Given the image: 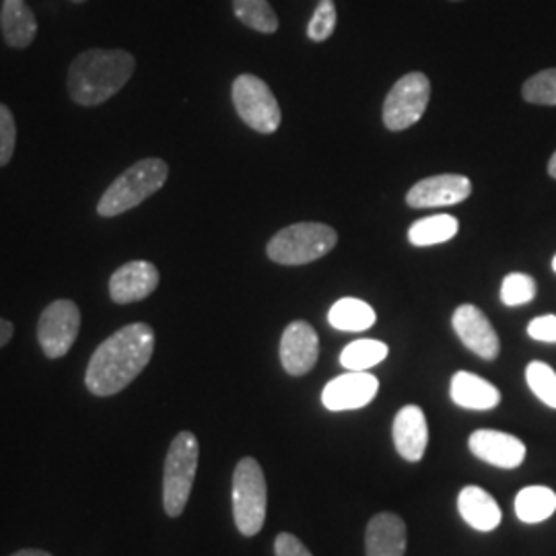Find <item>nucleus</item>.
Instances as JSON below:
<instances>
[{
	"mask_svg": "<svg viewBox=\"0 0 556 556\" xmlns=\"http://www.w3.org/2000/svg\"><path fill=\"white\" fill-rule=\"evenodd\" d=\"M319 357V338L316 330L303 321H291L280 338V363L289 376L309 374Z\"/></svg>",
	"mask_w": 556,
	"mask_h": 556,
	"instance_id": "11",
	"label": "nucleus"
},
{
	"mask_svg": "<svg viewBox=\"0 0 556 556\" xmlns=\"http://www.w3.org/2000/svg\"><path fill=\"white\" fill-rule=\"evenodd\" d=\"M553 270H555V273H556V256H555V258H553Z\"/></svg>",
	"mask_w": 556,
	"mask_h": 556,
	"instance_id": "36",
	"label": "nucleus"
},
{
	"mask_svg": "<svg viewBox=\"0 0 556 556\" xmlns=\"http://www.w3.org/2000/svg\"><path fill=\"white\" fill-rule=\"evenodd\" d=\"M521 96L534 105H556V68L540 71L526 80Z\"/></svg>",
	"mask_w": 556,
	"mask_h": 556,
	"instance_id": "27",
	"label": "nucleus"
},
{
	"mask_svg": "<svg viewBox=\"0 0 556 556\" xmlns=\"http://www.w3.org/2000/svg\"><path fill=\"white\" fill-rule=\"evenodd\" d=\"M536 280L523 273H511L503 278L501 285V301L507 307H517L530 303L536 298Z\"/></svg>",
	"mask_w": 556,
	"mask_h": 556,
	"instance_id": "28",
	"label": "nucleus"
},
{
	"mask_svg": "<svg viewBox=\"0 0 556 556\" xmlns=\"http://www.w3.org/2000/svg\"><path fill=\"white\" fill-rule=\"evenodd\" d=\"M199 439L190 431L178 433L163 466V509L169 517L184 514L199 470Z\"/></svg>",
	"mask_w": 556,
	"mask_h": 556,
	"instance_id": "5",
	"label": "nucleus"
},
{
	"mask_svg": "<svg viewBox=\"0 0 556 556\" xmlns=\"http://www.w3.org/2000/svg\"><path fill=\"white\" fill-rule=\"evenodd\" d=\"M337 29V4L334 0H319L314 17L307 25V38L312 41H326Z\"/></svg>",
	"mask_w": 556,
	"mask_h": 556,
	"instance_id": "29",
	"label": "nucleus"
},
{
	"mask_svg": "<svg viewBox=\"0 0 556 556\" xmlns=\"http://www.w3.org/2000/svg\"><path fill=\"white\" fill-rule=\"evenodd\" d=\"M468 447L478 459L503 468V470L519 468L528 454L521 439L503 433V431H495V429L475 431L468 439Z\"/></svg>",
	"mask_w": 556,
	"mask_h": 556,
	"instance_id": "15",
	"label": "nucleus"
},
{
	"mask_svg": "<svg viewBox=\"0 0 556 556\" xmlns=\"http://www.w3.org/2000/svg\"><path fill=\"white\" fill-rule=\"evenodd\" d=\"M275 556H314L298 536L282 532L275 540Z\"/></svg>",
	"mask_w": 556,
	"mask_h": 556,
	"instance_id": "32",
	"label": "nucleus"
},
{
	"mask_svg": "<svg viewBox=\"0 0 556 556\" xmlns=\"http://www.w3.org/2000/svg\"><path fill=\"white\" fill-rule=\"evenodd\" d=\"M11 556H54L50 555V553H46V551H40V548H25V551H20V553H15V555Z\"/></svg>",
	"mask_w": 556,
	"mask_h": 556,
	"instance_id": "34",
	"label": "nucleus"
},
{
	"mask_svg": "<svg viewBox=\"0 0 556 556\" xmlns=\"http://www.w3.org/2000/svg\"><path fill=\"white\" fill-rule=\"evenodd\" d=\"M388 353L390 349L386 342L363 338L344 346V351L340 353V365L346 371H369L371 367H376L388 357Z\"/></svg>",
	"mask_w": 556,
	"mask_h": 556,
	"instance_id": "24",
	"label": "nucleus"
},
{
	"mask_svg": "<svg viewBox=\"0 0 556 556\" xmlns=\"http://www.w3.org/2000/svg\"><path fill=\"white\" fill-rule=\"evenodd\" d=\"M376 309L355 298H344L337 301L328 314V321L340 332H365L376 324Z\"/></svg>",
	"mask_w": 556,
	"mask_h": 556,
	"instance_id": "21",
	"label": "nucleus"
},
{
	"mask_svg": "<svg viewBox=\"0 0 556 556\" xmlns=\"http://www.w3.org/2000/svg\"><path fill=\"white\" fill-rule=\"evenodd\" d=\"M452 326L456 330L462 344L475 355L493 361L501 353V340L489 318L478 309L477 305L464 303L454 312Z\"/></svg>",
	"mask_w": 556,
	"mask_h": 556,
	"instance_id": "10",
	"label": "nucleus"
},
{
	"mask_svg": "<svg viewBox=\"0 0 556 556\" xmlns=\"http://www.w3.org/2000/svg\"><path fill=\"white\" fill-rule=\"evenodd\" d=\"M239 118L260 135H273L280 126V108L270 87L256 75H239L231 87Z\"/></svg>",
	"mask_w": 556,
	"mask_h": 556,
	"instance_id": "7",
	"label": "nucleus"
},
{
	"mask_svg": "<svg viewBox=\"0 0 556 556\" xmlns=\"http://www.w3.org/2000/svg\"><path fill=\"white\" fill-rule=\"evenodd\" d=\"M80 332L79 305L71 299L52 301L38 319V342L48 358L68 355Z\"/></svg>",
	"mask_w": 556,
	"mask_h": 556,
	"instance_id": "9",
	"label": "nucleus"
},
{
	"mask_svg": "<svg viewBox=\"0 0 556 556\" xmlns=\"http://www.w3.org/2000/svg\"><path fill=\"white\" fill-rule=\"evenodd\" d=\"M406 553V523L396 514L371 517L365 532V555L404 556Z\"/></svg>",
	"mask_w": 556,
	"mask_h": 556,
	"instance_id": "17",
	"label": "nucleus"
},
{
	"mask_svg": "<svg viewBox=\"0 0 556 556\" xmlns=\"http://www.w3.org/2000/svg\"><path fill=\"white\" fill-rule=\"evenodd\" d=\"M0 29L7 46L11 48H29L38 36V21L25 0H2L0 11Z\"/></svg>",
	"mask_w": 556,
	"mask_h": 556,
	"instance_id": "19",
	"label": "nucleus"
},
{
	"mask_svg": "<svg viewBox=\"0 0 556 556\" xmlns=\"http://www.w3.org/2000/svg\"><path fill=\"white\" fill-rule=\"evenodd\" d=\"M457 511L462 519L478 532H493L501 523L497 501L480 486H464L457 495Z\"/></svg>",
	"mask_w": 556,
	"mask_h": 556,
	"instance_id": "18",
	"label": "nucleus"
},
{
	"mask_svg": "<svg viewBox=\"0 0 556 556\" xmlns=\"http://www.w3.org/2000/svg\"><path fill=\"white\" fill-rule=\"evenodd\" d=\"M548 174H551V178L556 179V151L555 155L551 157V161H548Z\"/></svg>",
	"mask_w": 556,
	"mask_h": 556,
	"instance_id": "35",
	"label": "nucleus"
},
{
	"mask_svg": "<svg viewBox=\"0 0 556 556\" xmlns=\"http://www.w3.org/2000/svg\"><path fill=\"white\" fill-rule=\"evenodd\" d=\"M528 334L538 340V342H556V316H540L528 324Z\"/></svg>",
	"mask_w": 556,
	"mask_h": 556,
	"instance_id": "31",
	"label": "nucleus"
},
{
	"mask_svg": "<svg viewBox=\"0 0 556 556\" xmlns=\"http://www.w3.org/2000/svg\"><path fill=\"white\" fill-rule=\"evenodd\" d=\"M556 511V493L548 486H526L517 493L516 516L523 523L546 521Z\"/></svg>",
	"mask_w": 556,
	"mask_h": 556,
	"instance_id": "22",
	"label": "nucleus"
},
{
	"mask_svg": "<svg viewBox=\"0 0 556 556\" xmlns=\"http://www.w3.org/2000/svg\"><path fill=\"white\" fill-rule=\"evenodd\" d=\"M459 231V223L452 215H433L427 219H420L408 229V241L417 248L438 245L450 239L456 238Z\"/></svg>",
	"mask_w": 556,
	"mask_h": 556,
	"instance_id": "23",
	"label": "nucleus"
},
{
	"mask_svg": "<svg viewBox=\"0 0 556 556\" xmlns=\"http://www.w3.org/2000/svg\"><path fill=\"white\" fill-rule=\"evenodd\" d=\"M167 178L169 167L165 161L157 157L137 161L124 174H119L101 194L98 215L103 219H112L137 208L144 200L157 194Z\"/></svg>",
	"mask_w": 556,
	"mask_h": 556,
	"instance_id": "3",
	"label": "nucleus"
},
{
	"mask_svg": "<svg viewBox=\"0 0 556 556\" xmlns=\"http://www.w3.org/2000/svg\"><path fill=\"white\" fill-rule=\"evenodd\" d=\"M450 396L459 408L468 410H491L497 408L501 402L498 388L470 371H457L452 378Z\"/></svg>",
	"mask_w": 556,
	"mask_h": 556,
	"instance_id": "20",
	"label": "nucleus"
},
{
	"mask_svg": "<svg viewBox=\"0 0 556 556\" xmlns=\"http://www.w3.org/2000/svg\"><path fill=\"white\" fill-rule=\"evenodd\" d=\"M526 381L538 400H542L546 406L556 410V371L551 365L542 361H532L526 367Z\"/></svg>",
	"mask_w": 556,
	"mask_h": 556,
	"instance_id": "26",
	"label": "nucleus"
},
{
	"mask_svg": "<svg viewBox=\"0 0 556 556\" xmlns=\"http://www.w3.org/2000/svg\"><path fill=\"white\" fill-rule=\"evenodd\" d=\"M15 144H17V124L13 112L0 103V167H4L13 153H15Z\"/></svg>",
	"mask_w": 556,
	"mask_h": 556,
	"instance_id": "30",
	"label": "nucleus"
},
{
	"mask_svg": "<svg viewBox=\"0 0 556 556\" xmlns=\"http://www.w3.org/2000/svg\"><path fill=\"white\" fill-rule=\"evenodd\" d=\"M454 2H457V0H454Z\"/></svg>",
	"mask_w": 556,
	"mask_h": 556,
	"instance_id": "38",
	"label": "nucleus"
},
{
	"mask_svg": "<svg viewBox=\"0 0 556 556\" xmlns=\"http://www.w3.org/2000/svg\"><path fill=\"white\" fill-rule=\"evenodd\" d=\"M378 378L369 371H346L324 388L321 402L332 413L358 410L378 396Z\"/></svg>",
	"mask_w": 556,
	"mask_h": 556,
	"instance_id": "12",
	"label": "nucleus"
},
{
	"mask_svg": "<svg viewBox=\"0 0 556 556\" xmlns=\"http://www.w3.org/2000/svg\"><path fill=\"white\" fill-rule=\"evenodd\" d=\"M233 519L239 534L252 538L258 534L266 521L268 491L266 478L262 472L258 459L241 457L233 472Z\"/></svg>",
	"mask_w": 556,
	"mask_h": 556,
	"instance_id": "6",
	"label": "nucleus"
},
{
	"mask_svg": "<svg viewBox=\"0 0 556 556\" xmlns=\"http://www.w3.org/2000/svg\"><path fill=\"white\" fill-rule=\"evenodd\" d=\"M392 435H394V445L400 456L406 462H420L429 445V427H427V417L422 408L417 404H408L400 408V413L394 418Z\"/></svg>",
	"mask_w": 556,
	"mask_h": 556,
	"instance_id": "16",
	"label": "nucleus"
},
{
	"mask_svg": "<svg viewBox=\"0 0 556 556\" xmlns=\"http://www.w3.org/2000/svg\"><path fill=\"white\" fill-rule=\"evenodd\" d=\"M160 287V270L153 262L132 260L110 277V298L118 305L139 303L155 293Z\"/></svg>",
	"mask_w": 556,
	"mask_h": 556,
	"instance_id": "13",
	"label": "nucleus"
},
{
	"mask_svg": "<svg viewBox=\"0 0 556 556\" xmlns=\"http://www.w3.org/2000/svg\"><path fill=\"white\" fill-rule=\"evenodd\" d=\"M338 243V233L324 223H295L280 229L268 241L266 254L280 266H303L328 256Z\"/></svg>",
	"mask_w": 556,
	"mask_h": 556,
	"instance_id": "4",
	"label": "nucleus"
},
{
	"mask_svg": "<svg viewBox=\"0 0 556 556\" xmlns=\"http://www.w3.org/2000/svg\"><path fill=\"white\" fill-rule=\"evenodd\" d=\"M71 2H77V4H80V2H85V0H71Z\"/></svg>",
	"mask_w": 556,
	"mask_h": 556,
	"instance_id": "37",
	"label": "nucleus"
},
{
	"mask_svg": "<svg viewBox=\"0 0 556 556\" xmlns=\"http://www.w3.org/2000/svg\"><path fill=\"white\" fill-rule=\"evenodd\" d=\"M431 100V80L425 73H408L394 83L383 101V124L392 132L415 126L425 116Z\"/></svg>",
	"mask_w": 556,
	"mask_h": 556,
	"instance_id": "8",
	"label": "nucleus"
},
{
	"mask_svg": "<svg viewBox=\"0 0 556 556\" xmlns=\"http://www.w3.org/2000/svg\"><path fill=\"white\" fill-rule=\"evenodd\" d=\"M15 334V326L9 319L0 318V349H4Z\"/></svg>",
	"mask_w": 556,
	"mask_h": 556,
	"instance_id": "33",
	"label": "nucleus"
},
{
	"mask_svg": "<svg viewBox=\"0 0 556 556\" xmlns=\"http://www.w3.org/2000/svg\"><path fill=\"white\" fill-rule=\"evenodd\" d=\"M137 60L126 50H87L73 60L68 68V96L83 108H96L130 80Z\"/></svg>",
	"mask_w": 556,
	"mask_h": 556,
	"instance_id": "2",
	"label": "nucleus"
},
{
	"mask_svg": "<svg viewBox=\"0 0 556 556\" xmlns=\"http://www.w3.org/2000/svg\"><path fill=\"white\" fill-rule=\"evenodd\" d=\"M470 194H472L470 179L457 174H443V176L420 179L415 184L406 194V204L410 208H438V206L459 204Z\"/></svg>",
	"mask_w": 556,
	"mask_h": 556,
	"instance_id": "14",
	"label": "nucleus"
},
{
	"mask_svg": "<svg viewBox=\"0 0 556 556\" xmlns=\"http://www.w3.org/2000/svg\"><path fill=\"white\" fill-rule=\"evenodd\" d=\"M233 13L245 27L260 34H275L278 17L268 0H233Z\"/></svg>",
	"mask_w": 556,
	"mask_h": 556,
	"instance_id": "25",
	"label": "nucleus"
},
{
	"mask_svg": "<svg viewBox=\"0 0 556 556\" xmlns=\"http://www.w3.org/2000/svg\"><path fill=\"white\" fill-rule=\"evenodd\" d=\"M155 330L149 324H128L105 338L89 358L85 371L87 390L98 397L116 396L151 363Z\"/></svg>",
	"mask_w": 556,
	"mask_h": 556,
	"instance_id": "1",
	"label": "nucleus"
}]
</instances>
